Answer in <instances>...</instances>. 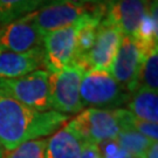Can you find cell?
Segmentation results:
<instances>
[{"label":"cell","mask_w":158,"mask_h":158,"mask_svg":"<svg viewBox=\"0 0 158 158\" xmlns=\"http://www.w3.org/2000/svg\"><path fill=\"white\" fill-rule=\"evenodd\" d=\"M68 119L67 115L54 110L31 109L0 90V147L6 151L51 135Z\"/></svg>","instance_id":"6da1fadb"},{"label":"cell","mask_w":158,"mask_h":158,"mask_svg":"<svg viewBox=\"0 0 158 158\" xmlns=\"http://www.w3.org/2000/svg\"><path fill=\"white\" fill-rule=\"evenodd\" d=\"M80 97L83 107L116 109L129 101L130 93L108 70L89 68L81 80Z\"/></svg>","instance_id":"7a4b0ae2"},{"label":"cell","mask_w":158,"mask_h":158,"mask_svg":"<svg viewBox=\"0 0 158 158\" xmlns=\"http://www.w3.org/2000/svg\"><path fill=\"white\" fill-rule=\"evenodd\" d=\"M0 90L31 109L52 110L47 70L38 69L15 79H0Z\"/></svg>","instance_id":"3957f363"},{"label":"cell","mask_w":158,"mask_h":158,"mask_svg":"<svg viewBox=\"0 0 158 158\" xmlns=\"http://www.w3.org/2000/svg\"><path fill=\"white\" fill-rule=\"evenodd\" d=\"M67 124L82 142L98 145L114 141L121 129L117 109L88 108Z\"/></svg>","instance_id":"277c9868"},{"label":"cell","mask_w":158,"mask_h":158,"mask_svg":"<svg viewBox=\"0 0 158 158\" xmlns=\"http://www.w3.org/2000/svg\"><path fill=\"white\" fill-rule=\"evenodd\" d=\"M87 68L70 63L57 73H49V95L52 110L61 114H79L83 110L80 97L81 80Z\"/></svg>","instance_id":"5b68a950"},{"label":"cell","mask_w":158,"mask_h":158,"mask_svg":"<svg viewBox=\"0 0 158 158\" xmlns=\"http://www.w3.org/2000/svg\"><path fill=\"white\" fill-rule=\"evenodd\" d=\"M42 34L35 25V14L31 12L11 23L0 25V51L25 53L41 48Z\"/></svg>","instance_id":"8992f818"},{"label":"cell","mask_w":158,"mask_h":158,"mask_svg":"<svg viewBox=\"0 0 158 158\" xmlns=\"http://www.w3.org/2000/svg\"><path fill=\"white\" fill-rule=\"evenodd\" d=\"M143 55L136 40L129 35H122L117 53L109 68V73L130 94L138 88Z\"/></svg>","instance_id":"52a82bcc"},{"label":"cell","mask_w":158,"mask_h":158,"mask_svg":"<svg viewBox=\"0 0 158 158\" xmlns=\"http://www.w3.org/2000/svg\"><path fill=\"white\" fill-rule=\"evenodd\" d=\"M94 6L95 5L91 4L74 2V1L52 4L40 8L38 11H34L35 25L44 36L51 32L74 25L85 13L93 10Z\"/></svg>","instance_id":"ba28073f"},{"label":"cell","mask_w":158,"mask_h":158,"mask_svg":"<svg viewBox=\"0 0 158 158\" xmlns=\"http://www.w3.org/2000/svg\"><path fill=\"white\" fill-rule=\"evenodd\" d=\"M76 25L57 29L44 35L42 46L45 52L47 72L57 73L73 62L75 49Z\"/></svg>","instance_id":"9c48e42d"},{"label":"cell","mask_w":158,"mask_h":158,"mask_svg":"<svg viewBox=\"0 0 158 158\" xmlns=\"http://www.w3.org/2000/svg\"><path fill=\"white\" fill-rule=\"evenodd\" d=\"M150 0H117L106 8L104 21L121 31L123 35L134 36L149 10Z\"/></svg>","instance_id":"30bf717a"},{"label":"cell","mask_w":158,"mask_h":158,"mask_svg":"<svg viewBox=\"0 0 158 158\" xmlns=\"http://www.w3.org/2000/svg\"><path fill=\"white\" fill-rule=\"evenodd\" d=\"M122 35L123 34L118 28L102 20L97 31L95 42L85 59L87 69L97 68L109 70L119 47Z\"/></svg>","instance_id":"8fae6325"},{"label":"cell","mask_w":158,"mask_h":158,"mask_svg":"<svg viewBox=\"0 0 158 158\" xmlns=\"http://www.w3.org/2000/svg\"><path fill=\"white\" fill-rule=\"evenodd\" d=\"M45 66L44 47L25 53L0 52V79H15Z\"/></svg>","instance_id":"7c38bea8"},{"label":"cell","mask_w":158,"mask_h":158,"mask_svg":"<svg viewBox=\"0 0 158 158\" xmlns=\"http://www.w3.org/2000/svg\"><path fill=\"white\" fill-rule=\"evenodd\" d=\"M83 142L68 124L47 139L46 158H80Z\"/></svg>","instance_id":"4fadbf2b"},{"label":"cell","mask_w":158,"mask_h":158,"mask_svg":"<svg viewBox=\"0 0 158 158\" xmlns=\"http://www.w3.org/2000/svg\"><path fill=\"white\" fill-rule=\"evenodd\" d=\"M129 111L137 118L158 123V95L157 91L139 85L130 97Z\"/></svg>","instance_id":"5bb4252c"},{"label":"cell","mask_w":158,"mask_h":158,"mask_svg":"<svg viewBox=\"0 0 158 158\" xmlns=\"http://www.w3.org/2000/svg\"><path fill=\"white\" fill-rule=\"evenodd\" d=\"M114 141L131 158H145L149 148L153 143V141L135 131L131 127H122Z\"/></svg>","instance_id":"9a60e30c"},{"label":"cell","mask_w":158,"mask_h":158,"mask_svg":"<svg viewBox=\"0 0 158 158\" xmlns=\"http://www.w3.org/2000/svg\"><path fill=\"white\" fill-rule=\"evenodd\" d=\"M143 85L151 90L157 91L158 88V47H155L143 57L138 87Z\"/></svg>","instance_id":"2e32d148"},{"label":"cell","mask_w":158,"mask_h":158,"mask_svg":"<svg viewBox=\"0 0 158 158\" xmlns=\"http://www.w3.org/2000/svg\"><path fill=\"white\" fill-rule=\"evenodd\" d=\"M33 0H0V25H5L32 12Z\"/></svg>","instance_id":"e0dca14e"},{"label":"cell","mask_w":158,"mask_h":158,"mask_svg":"<svg viewBox=\"0 0 158 158\" xmlns=\"http://www.w3.org/2000/svg\"><path fill=\"white\" fill-rule=\"evenodd\" d=\"M46 138L28 141L14 150L4 153V158H46Z\"/></svg>","instance_id":"ac0fdd59"},{"label":"cell","mask_w":158,"mask_h":158,"mask_svg":"<svg viewBox=\"0 0 158 158\" xmlns=\"http://www.w3.org/2000/svg\"><path fill=\"white\" fill-rule=\"evenodd\" d=\"M80 158H102L101 149L98 148L97 144L83 142L82 152H81V157Z\"/></svg>","instance_id":"d6986e66"},{"label":"cell","mask_w":158,"mask_h":158,"mask_svg":"<svg viewBox=\"0 0 158 158\" xmlns=\"http://www.w3.org/2000/svg\"><path fill=\"white\" fill-rule=\"evenodd\" d=\"M64 1H74V2H82L81 0H33L32 4V12L38 11L42 7H46L52 4H56V2H64Z\"/></svg>","instance_id":"ffe728a7"},{"label":"cell","mask_w":158,"mask_h":158,"mask_svg":"<svg viewBox=\"0 0 158 158\" xmlns=\"http://www.w3.org/2000/svg\"><path fill=\"white\" fill-rule=\"evenodd\" d=\"M102 158H131L129 155H127V153L123 151V150H121L117 145L116 148V150H114L111 152L109 153H106V156H102Z\"/></svg>","instance_id":"44dd1931"},{"label":"cell","mask_w":158,"mask_h":158,"mask_svg":"<svg viewBox=\"0 0 158 158\" xmlns=\"http://www.w3.org/2000/svg\"><path fill=\"white\" fill-rule=\"evenodd\" d=\"M145 158H158V144L157 142H153L151 147L149 148Z\"/></svg>","instance_id":"7402d4cb"},{"label":"cell","mask_w":158,"mask_h":158,"mask_svg":"<svg viewBox=\"0 0 158 158\" xmlns=\"http://www.w3.org/2000/svg\"><path fill=\"white\" fill-rule=\"evenodd\" d=\"M82 2L85 4H91V5H97V6H106L107 7L109 4H111L114 1H117V0H81Z\"/></svg>","instance_id":"603a6c76"},{"label":"cell","mask_w":158,"mask_h":158,"mask_svg":"<svg viewBox=\"0 0 158 158\" xmlns=\"http://www.w3.org/2000/svg\"><path fill=\"white\" fill-rule=\"evenodd\" d=\"M0 158H4V150L1 147H0Z\"/></svg>","instance_id":"cb8c5ba5"},{"label":"cell","mask_w":158,"mask_h":158,"mask_svg":"<svg viewBox=\"0 0 158 158\" xmlns=\"http://www.w3.org/2000/svg\"><path fill=\"white\" fill-rule=\"evenodd\" d=\"M0 52H1V51H0Z\"/></svg>","instance_id":"d4e9b609"}]
</instances>
